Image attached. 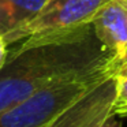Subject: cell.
<instances>
[{"label":"cell","instance_id":"cell-1","mask_svg":"<svg viewBox=\"0 0 127 127\" xmlns=\"http://www.w3.org/2000/svg\"><path fill=\"white\" fill-rule=\"evenodd\" d=\"M112 59L115 56L101 45L92 23L28 37L8 52L0 70V113L47 86Z\"/></svg>","mask_w":127,"mask_h":127},{"label":"cell","instance_id":"cell-2","mask_svg":"<svg viewBox=\"0 0 127 127\" xmlns=\"http://www.w3.org/2000/svg\"><path fill=\"white\" fill-rule=\"evenodd\" d=\"M116 68L118 63L112 59L41 89L0 113V127H48L74 102L112 77Z\"/></svg>","mask_w":127,"mask_h":127},{"label":"cell","instance_id":"cell-3","mask_svg":"<svg viewBox=\"0 0 127 127\" xmlns=\"http://www.w3.org/2000/svg\"><path fill=\"white\" fill-rule=\"evenodd\" d=\"M111 0H47L36 18L26 26L4 37L7 45L28 37L68 32L90 25Z\"/></svg>","mask_w":127,"mask_h":127},{"label":"cell","instance_id":"cell-4","mask_svg":"<svg viewBox=\"0 0 127 127\" xmlns=\"http://www.w3.org/2000/svg\"><path fill=\"white\" fill-rule=\"evenodd\" d=\"M113 75L102 81L82 98L67 108L48 127H94L112 115L115 97Z\"/></svg>","mask_w":127,"mask_h":127},{"label":"cell","instance_id":"cell-5","mask_svg":"<svg viewBox=\"0 0 127 127\" xmlns=\"http://www.w3.org/2000/svg\"><path fill=\"white\" fill-rule=\"evenodd\" d=\"M101 45L116 59L118 67L127 52V0H111L92 22Z\"/></svg>","mask_w":127,"mask_h":127},{"label":"cell","instance_id":"cell-6","mask_svg":"<svg viewBox=\"0 0 127 127\" xmlns=\"http://www.w3.org/2000/svg\"><path fill=\"white\" fill-rule=\"evenodd\" d=\"M47 0H0V34L10 36L30 23Z\"/></svg>","mask_w":127,"mask_h":127},{"label":"cell","instance_id":"cell-7","mask_svg":"<svg viewBox=\"0 0 127 127\" xmlns=\"http://www.w3.org/2000/svg\"><path fill=\"white\" fill-rule=\"evenodd\" d=\"M115 78V97H113L112 115H127V77L113 75Z\"/></svg>","mask_w":127,"mask_h":127},{"label":"cell","instance_id":"cell-8","mask_svg":"<svg viewBox=\"0 0 127 127\" xmlns=\"http://www.w3.org/2000/svg\"><path fill=\"white\" fill-rule=\"evenodd\" d=\"M94 127H122V123L118 119V116L109 115L108 118H105L104 120L100 122L98 124H96Z\"/></svg>","mask_w":127,"mask_h":127},{"label":"cell","instance_id":"cell-9","mask_svg":"<svg viewBox=\"0 0 127 127\" xmlns=\"http://www.w3.org/2000/svg\"><path fill=\"white\" fill-rule=\"evenodd\" d=\"M7 55H8V51H7V42L4 41V37L0 34V70H1V67H3L4 63H6Z\"/></svg>","mask_w":127,"mask_h":127},{"label":"cell","instance_id":"cell-10","mask_svg":"<svg viewBox=\"0 0 127 127\" xmlns=\"http://www.w3.org/2000/svg\"><path fill=\"white\" fill-rule=\"evenodd\" d=\"M115 75H120V77H127V60L123 62L120 66L116 68Z\"/></svg>","mask_w":127,"mask_h":127},{"label":"cell","instance_id":"cell-11","mask_svg":"<svg viewBox=\"0 0 127 127\" xmlns=\"http://www.w3.org/2000/svg\"><path fill=\"white\" fill-rule=\"evenodd\" d=\"M126 60H127V52H126V56H124V60L123 62H126ZM123 62H122V63H123Z\"/></svg>","mask_w":127,"mask_h":127}]
</instances>
